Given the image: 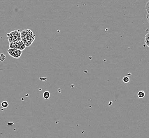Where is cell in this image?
<instances>
[{"mask_svg": "<svg viewBox=\"0 0 149 138\" xmlns=\"http://www.w3.org/2000/svg\"><path fill=\"white\" fill-rule=\"evenodd\" d=\"M138 97L139 98H143L145 96V92L142 90H141L138 93Z\"/></svg>", "mask_w": 149, "mask_h": 138, "instance_id": "52a82bcc", "label": "cell"}, {"mask_svg": "<svg viewBox=\"0 0 149 138\" xmlns=\"http://www.w3.org/2000/svg\"><path fill=\"white\" fill-rule=\"evenodd\" d=\"M9 106V104L6 101H4L1 103V106L3 108H7Z\"/></svg>", "mask_w": 149, "mask_h": 138, "instance_id": "ba28073f", "label": "cell"}, {"mask_svg": "<svg viewBox=\"0 0 149 138\" xmlns=\"http://www.w3.org/2000/svg\"><path fill=\"white\" fill-rule=\"evenodd\" d=\"M6 38L8 40L9 43H15L22 40L20 30H13L10 32V33H8L6 34Z\"/></svg>", "mask_w": 149, "mask_h": 138, "instance_id": "7a4b0ae2", "label": "cell"}, {"mask_svg": "<svg viewBox=\"0 0 149 138\" xmlns=\"http://www.w3.org/2000/svg\"><path fill=\"white\" fill-rule=\"evenodd\" d=\"M146 19H147V20H148V23H149V13H148L147 15H146Z\"/></svg>", "mask_w": 149, "mask_h": 138, "instance_id": "7c38bea8", "label": "cell"}, {"mask_svg": "<svg viewBox=\"0 0 149 138\" xmlns=\"http://www.w3.org/2000/svg\"><path fill=\"white\" fill-rule=\"evenodd\" d=\"M123 81L124 83H128V82H129L130 78L127 76L124 77L123 78Z\"/></svg>", "mask_w": 149, "mask_h": 138, "instance_id": "9c48e42d", "label": "cell"}, {"mask_svg": "<svg viewBox=\"0 0 149 138\" xmlns=\"http://www.w3.org/2000/svg\"><path fill=\"white\" fill-rule=\"evenodd\" d=\"M21 40L26 45V47H28L31 45L35 39V34L30 29H25L21 32Z\"/></svg>", "mask_w": 149, "mask_h": 138, "instance_id": "6da1fadb", "label": "cell"}, {"mask_svg": "<svg viewBox=\"0 0 149 138\" xmlns=\"http://www.w3.org/2000/svg\"><path fill=\"white\" fill-rule=\"evenodd\" d=\"M26 48V46L23 43V42L22 40L15 42V43H9V49H16L21 50L23 51Z\"/></svg>", "mask_w": 149, "mask_h": 138, "instance_id": "3957f363", "label": "cell"}, {"mask_svg": "<svg viewBox=\"0 0 149 138\" xmlns=\"http://www.w3.org/2000/svg\"><path fill=\"white\" fill-rule=\"evenodd\" d=\"M144 43L146 44V46H148L149 48V32L145 36V39H144Z\"/></svg>", "mask_w": 149, "mask_h": 138, "instance_id": "5b68a950", "label": "cell"}, {"mask_svg": "<svg viewBox=\"0 0 149 138\" xmlns=\"http://www.w3.org/2000/svg\"><path fill=\"white\" fill-rule=\"evenodd\" d=\"M7 52L11 57L16 58V59L19 58L21 57L22 54V51H21V50L11 49H8Z\"/></svg>", "mask_w": 149, "mask_h": 138, "instance_id": "277c9868", "label": "cell"}, {"mask_svg": "<svg viewBox=\"0 0 149 138\" xmlns=\"http://www.w3.org/2000/svg\"><path fill=\"white\" fill-rule=\"evenodd\" d=\"M145 9L148 13H149V1L146 3V5L145 6Z\"/></svg>", "mask_w": 149, "mask_h": 138, "instance_id": "30bf717a", "label": "cell"}, {"mask_svg": "<svg viewBox=\"0 0 149 138\" xmlns=\"http://www.w3.org/2000/svg\"><path fill=\"white\" fill-rule=\"evenodd\" d=\"M6 55L3 54H0V61H4V59L6 58Z\"/></svg>", "mask_w": 149, "mask_h": 138, "instance_id": "8fae6325", "label": "cell"}, {"mask_svg": "<svg viewBox=\"0 0 149 138\" xmlns=\"http://www.w3.org/2000/svg\"><path fill=\"white\" fill-rule=\"evenodd\" d=\"M43 97L45 99H48L50 97V93L48 91L43 92Z\"/></svg>", "mask_w": 149, "mask_h": 138, "instance_id": "8992f818", "label": "cell"}]
</instances>
